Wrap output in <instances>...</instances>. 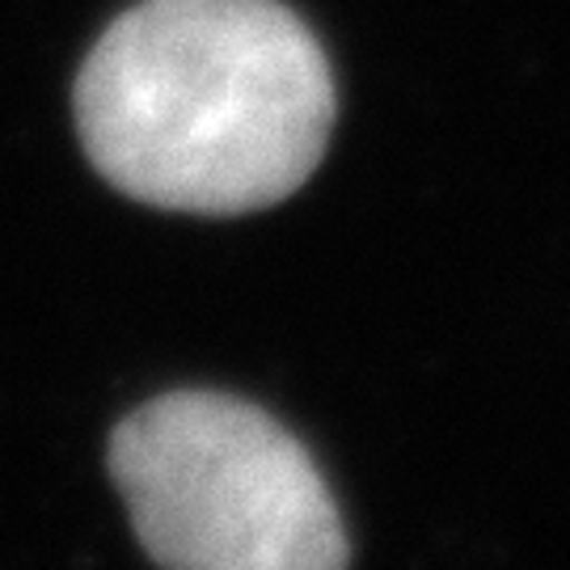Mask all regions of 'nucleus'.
<instances>
[{
	"mask_svg": "<svg viewBox=\"0 0 570 570\" xmlns=\"http://www.w3.org/2000/svg\"><path fill=\"white\" fill-rule=\"evenodd\" d=\"M110 478L161 570H346L338 503L308 449L233 393L144 402L110 435Z\"/></svg>",
	"mask_w": 570,
	"mask_h": 570,
	"instance_id": "f03ea898",
	"label": "nucleus"
},
{
	"mask_svg": "<svg viewBox=\"0 0 570 570\" xmlns=\"http://www.w3.org/2000/svg\"><path fill=\"white\" fill-rule=\"evenodd\" d=\"M77 119L89 161L122 195L242 216L322 161L334 81L279 0H144L89 51Z\"/></svg>",
	"mask_w": 570,
	"mask_h": 570,
	"instance_id": "f257e3e1",
	"label": "nucleus"
}]
</instances>
